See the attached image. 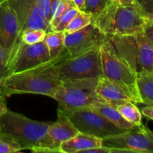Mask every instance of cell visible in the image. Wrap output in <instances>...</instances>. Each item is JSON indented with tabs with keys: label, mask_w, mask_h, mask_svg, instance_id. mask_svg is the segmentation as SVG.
I'll list each match as a JSON object with an SVG mask.
<instances>
[{
	"label": "cell",
	"mask_w": 153,
	"mask_h": 153,
	"mask_svg": "<svg viewBox=\"0 0 153 153\" xmlns=\"http://www.w3.org/2000/svg\"><path fill=\"white\" fill-rule=\"evenodd\" d=\"M69 56L65 52L38 66L9 74L0 82V88L5 97L13 94H38L53 99L61 83L58 76V63Z\"/></svg>",
	"instance_id": "6da1fadb"
},
{
	"label": "cell",
	"mask_w": 153,
	"mask_h": 153,
	"mask_svg": "<svg viewBox=\"0 0 153 153\" xmlns=\"http://www.w3.org/2000/svg\"><path fill=\"white\" fill-rule=\"evenodd\" d=\"M107 39L136 73L153 72V42L145 31L131 35H107Z\"/></svg>",
	"instance_id": "3957f363"
},
{
	"label": "cell",
	"mask_w": 153,
	"mask_h": 153,
	"mask_svg": "<svg viewBox=\"0 0 153 153\" xmlns=\"http://www.w3.org/2000/svg\"><path fill=\"white\" fill-rule=\"evenodd\" d=\"M7 2L17 16L21 31L28 28H42L46 33L52 31L37 0H7Z\"/></svg>",
	"instance_id": "5bb4252c"
},
{
	"label": "cell",
	"mask_w": 153,
	"mask_h": 153,
	"mask_svg": "<svg viewBox=\"0 0 153 153\" xmlns=\"http://www.w3.org/2000/svg\"><path fill=\"white\" fill-rule=\"evenodd\" d=\"M102 146V138L79 132L70 140L64 142L60 146L62 153H83L84 151Z\"/></svg>",
	"instance_id": "2e32d148"
},
{
	"label": "cell",
	"mask_w": 153,
	"mask_h": 153,
	"mask_svg": "<svg viewBox=\"0 0 153 153\" xmlns=\"http://www.w3.org/2000/svg\"><path fill=\"white\" fill-rule=\"evenodd\" d=\"M90 108L104 117L105 119L114 124L115 126L126 131L137 129L139 127L126 120L120 114V113L117 110H116L108 102L100 103Z\"/></svg>",
	"instance_id": "e0dca14e"
},
{
	"label": "cell",
	"mask_w": 153,
	"mask_h": 153,
	"mask_svg": "<svg viewBox=\"0 0 153 153\" xmlns=\"http://www.w3.org/2000/svg\"><path fill=\"white\" fill-rule=\"evenodd\" d=\"M112 1L122 3V4H131V3H134L135 0H112Z\"/></svg>",
	"instance_id": "d6a6232c"
},
{
	"label": "cell",
	"mask_w": 153,
	"mask_h": 153,
	"mask_svg": "<svg viewBox=\"0 0 153 153\" xmlns=\"http://www.w3.org/2000/svg\"><path fill=\"white\" fill-rule=\"evenodd\" d=\"M136 85L141 103L153 105V72L144 70L137 73Z\"/></svg>",
	"instance_id": "ac0fdd59"
},
{
	"label": "cell",
	"mask_w": 153,
	"mask_h": 153,
	"mask_svg": "<svg viewBox=\"0 0 153 153\" xmlns=\"http://www.w3.org/2000/svg\"><path fill=\"white\" fill-rule=\"evenodd\" d=\"M96 92L100 99L109 104L124 101L137 103L135 98L126 88L103 76L98 79Z\"/></svg>",
	"instance_id": "9a60e30c"
},
{
	"label": "cell",
	"mask_w": 153,
	"mask_h": 153,
	"mask_svg": "<svg viewBox=\"0 0 153 153\" xmlns=\"http://www.w3.org/2000/svg\"><path fill=\"white\" fill-rule=\"evenodd\" d=\"M73 4H75L73 3V1H71V0H61V1H60L59 4H58V7H57L56 10H55V13H54L52 19H51L49 25L51 26L52 24L55 23V22L58 20V18L67 10V9L69 8L70 6L73 5ZM75 5H76V4H75Z\"/></svg>",
	"instance_id": "484cf974"
},
{
	"label": "cell",
	"mask_w": 153,
	"mask_h": 153,
	"mask_svg": "<svg viewBox=\"0 0 153 153\" xmlns=\"http://www.w3.org/2000/svg\"><path fill=\"white\" fill-rule=\"evenodd\" d=\"M106 39L107 35L91 22L82 29L65 33L64 46L69 56L74 57L101 47Z\"/></svg>",
	"instance_id": "7c38bea8"
},
{
	"label": "cell",
	"mask_w": 153,
	"mask_h": 153,
	"mask_svg": "<svg viewBox=\"0 0 153 153\" xmlns=\"http://www.w3.org/2000/svg\"><path fill=\"white\" fill-rule=\"evenodd\" d=\"M60 80L94 79L103 76L100 47L77 56H67L58 63Z\"/></svg>",
	"instance_id": "52a82bcc"
},
{
	"label": "cell",
	"mask_w": 153,
	"mask_h": 153,
	"mask_svg": "<svg viewBox=\"0 0 153 153\" xmlns=\"http://www.w3.org/2000/svg\"><path fill=\"white\" fill-rule=\"evenodd\" d=\"M46 31L42 28H28L22 30L20 40L25 44H34L44 40Z\"/></svg>",
	"instance_id": "7402d4cb"
},
{
	"label": "cell",
	"mask_w": 153,
	"mask_h": 153,
	"mask_svg": "<svg viewBox=\"0 0 153 153\" xmlns=\"http://www.w3.org/2000/svg\"><path fill=\"white\" fill-rule=\"evenodd\" d=\"M51 60L44 40L34 44L19 43L8 68L9 74L23 71ZM8 74V75H9Z\"/></svg>",
	"instance_id": "4fadbf2b"
},
{
	"label": "cell",
	"mask_w": 153,
	"mask_h": 153,
	"mask_svg": "<svg viewBox=\"0 0 153 153\" xmlns=\"http://www.w3.org/2000/svg\"><path fill=\"white\" fill-rule=\"evenodd\" d=\"M102 141L104 146L121 149L123 152H153V134L143 124L137 129L104 137Z\"/></svg>",
	"instance_id": "9c48e42d"
},
{
	"label": "cell",
	"mask_w": 153,
	"mask_h": 153,
	"mask_svg": "<svg viewBox=\"0 0 153 153\" xmlns=\"http://www.w3.org/2000/svg\"><path fill=\"white\" fill-rule=\"evenodd\" d=\"M79 11L78 7L75 4L70 6L67 9L65 12L60 16L58 20L52 24L50 26L51 30L53 31H64L67 28V25L70 23L73 17L76 15V13Z\"/></svg>",
	"instance_id": "603a6c76"
},
{
	"label": "cell",
	"mask_w": 153,
	"mask_h": 153,
	"mask_svg": "<svg viewBox=\"0 0 153 153\" xmlns=\"http://www.w3.org/2000/svg\"><path fill=\"white\" fill-rule=\"evenodd\" d=\"M22 150L19 142L10 134L0 132V153H13Z\"/></svg>",
	"instance_id": "cb8c5ba5"
},
{
	"label": "cell",
	"mask_w": 153,
	"mask_h": 153,
	"mask_svg": "<svg viewBox=\"0 0 153 153\" xmlns=\"http://www.w3.org/2000/svg\"><path fill=\"white\" fill-rule=\"evenodd\" d=\"M103 76L126 88L137 100L141 103L136 85L137 73L120 56L108 39L100 47Z\"/></svg>",
	"instance_id": "8992f818"
},
{
	"label": "cell",
	"mask_w": 153,
	"mask_h": 153,
	"mask_svg": "<svg viewBox=\"0 0 153 153\" xmlns=\"http://www.w3.org/2000/svg\"><path fill=\"white\" fill-rule=\"evenodd\" d=\"M137 3L146 13L152 15V0H135Z\"/></svg>",
	"instance_id": "f1b7e54d"
},
{
	"label": "cell",
	"mask_w": 153,
	"mask_h": 153,
	"mask_svg": "<svg viewBox=\"0 0 153 153\" xmlns=\"http://www.w3.org/2000/svg\"><path fill=\"white\" fill-rule=\"evenodd\" d=\"M37 4L43 13L45 20L49 25L50 23V0H37ZM50 26V25H49Z\"/></svg>",
	"instance_id": "4316f807"
},
{
	"label": "cell",
	"mask_w": 153,
	"mask_h": 153,
	"mask_svg": "<svg viewBox=\"0 0 153 153\" xmlns=\"http://www.w3.org/2000/svg\"><path fill=\"white\" fill-rule=\"evenodd\" d=\"M8 76V70L7 67L5 52L0 45V82Z\"/></svg>",
	"instance_id": "83f0119b"
},
{
	"label": "cell",
	"mask_w": 153,
	"mask_h": 153,
	"mask_svg": "<svg viewBox=\"0 0 153 153\" xmlns=\"http://www.w3.org/2000/svg\"><path fill=\"white\" fill-rule=\"evenodd\" d=\"M112 106L120 113L123 117L133 125L140 126L142 124L143 115L134 102L131 101L119 102L111 103Z\"/></svg>",
	"instance_id": "d6986e66"
},
{
	"label": "cell",
	"mask_w": 153,
	"mask_h": 153,
	"mask_svg": "<svg viewBox=\"0 0 153 153\" xmlns=\"http://www.w3.org/2000/svg\"><path fill=\"white\" fill-rule=\"evenodd\" d=\"M71 1H73V3L76 4L79 10L83 11L85 8V0H71Z\"/></svg>",
	"instance_id": "1f68e13d"
},
{
	"label": "cell",
	"mask_w": 153,
	"mask_h": 153,
	"mask_svg": "<svg viewBox=\"0 0 153 153\" xmlns=\"http://www.w3.org/2000/svg\"><path fill=\"white\" fill-rule=\"evenodd\" d=\"M93 17L90 13H86L82 10H79L76 16L72 19L70 23L67 25L64 30L65 33H72L74 31L82 29L86 25H89L92 22Z\"/></svg>",
	"instance_id": "44dd1931"
},
{
	"label": "cell",
	"mask_w": 153,
	"mask_h": 153,
	"mask_svg": "<svg viewBox=\"0 0 153 153\" xmlns=\"http://www.w3.org/2000/svg\"><path fill=\"white\" fill-rule=\"evenodd\" d=\"M62 112L67 115L79 132L84 134L102 139L126 131L115 126L90 107L77 108Z\"/></svg>",
	"instance_id": "ba28073f"
},
{
	"label": "cell",
	"mask_w": 153,
	"mask_h": 153,
	"mask_svg": "<svg viewBox=\"0 0 153 153\" xmlns=\"http://www.w3.org/2000/svg\"><path fill=\"white\" fill-rule=\"evenodd\" d=\"M141 114L143 115L146 118L149 120H153V108L152 105H146L141 109L140 111Z\"/></svg>",
	"instance_id": "f546056e"
},
{
	"label": "cell",
	"mask_w": 153,
	"mask_h": 153,
	"mask_svg": "<svg viewBox=\"0 0 153 153\" xmlns=\"http://www.w3.org/2000/svg\"><path fill=\"white\" fill-rule=\"evenodd\" d=\"M98 79L62 81L53 97L58 103V110L67 111L77 108L92 107L106 102L100 99L96 92Z\"/></svg>",
	"instance_id": "5b68a950"
},
{
	"label": "cell",
	"mask_w": 153,
	"mask_h": 153,
	"mask_svg": "<svg viewBox=\"0 0 153 153\" xmlns=\"http://www.w3.org/2000/svg\"><path fill=\"white\" fill-rule=\"evenodd\" d=\"M65 32L64 31H49L46 34L44 41L49 51L51 59L59 57L65 52L64 46Z\"/></svg>",
	"instance_id": "ffe728a7"
},
{
	"label": "cell",
	"mask_w": 153,
	"mask_h": 153,
	"mask_svg": "<svg viewBox=\"0 0 153 153\" xmlns=\"http://www.w3.org/2000/svg\"><path fill=\"white\" fill-rule=\"evenodd\" d=\"M20 34L19 20L14 10L7 0H0V45L5 52L7 70L21 43Z\"/></svg>",
	"instance_id": "30bf717a"
},
{
	"label": "cell",
	"mask_w": 153,
	"mask_h": 153,
	"mask_svg": "<svg viewBox=\"0 0 153 153\" xmlns=\"http://www.w3.org/2000/svg\"><path fill=\"white\" fill-rule=\"evenodd\" d=\"M50 123L37 121L23 114L7 111L0 114V132L10 134L20 144L22 150H34L46 134Z\"/></svg>",
	"instance_id": "277c9868"
},
{
	"label": "cell",
	"mask_w": 153,
	"mask_h": 153,
	"mask_svg": "<svg viewBox=\"0 0 153 153\" xmlns=\"http://www.w3.org/2000/svg\"><path fill=\"white\" fill-rule=\"evenodd\" d=\"M112 0H85V8L83 11L90 13L94 17L105 8Z\"/></svg>",
	"instance_id": "d4e9b609"
},
{
	"label": "cell",
	"mask_w": 153,
	"mask_h": 153,
	"mask_svg": "<svg viewBox=\"0 0 153 153\" xmlns=\"http://www.w3.org/2000/svg\"><path fill=\"white\" fill-rule=\"evenodd\" d=\"M92 22L106 35H131L152 26V15L137 3L122 4L112 1Z\"/></svg>",
	"instance_id": "7a4b0ae2"
},
{
	"label": "cell",
	"mask_w": 153,
	"mask_h": 153,
	"mask_svg": "<svg viewBox=\"0 0 153 153\" xmlns=\"http://www.w3.org/2000/svg\"><path fill=\"white\" fill-rule=\"evenodd\" d=\"M67 115L58 110L56 121L50 123L46 134L33 150L34 152H61V144L79 133Z\"/></svg>",
	"instance_id": "8fae6325"
},
{
	"label": "cell",
	"mask_w": 153,
	"mask_h": 153,
	"mask_svg": "<svg viewBox=\"0 0 153 153\" xmlns=\"http://www.w3.org/2000/svg\"><path fill=\"white\" fill-rule=\"evenodd\" d=\"M7 111V105L5 102V96L3 94L1 88H0V114H2Z\"/></svg>",
	"instance_id": "4dcf8cb0"
}]
</instances>
